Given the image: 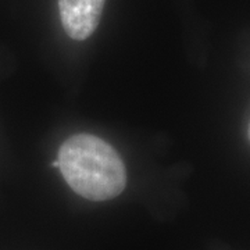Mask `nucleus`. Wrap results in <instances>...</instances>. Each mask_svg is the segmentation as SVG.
I'll list each match as a JSON object with an SVG mask.
<instances>
[{
    "instance_id": "2",
    "label": "nucleus",
    "mask_w": 250,
    "mask_h": 250,
    "mask_svg": "<svg viewBox=\"0 0 250 250\" xmlns=\"http://www.w3.org/2000/svg\"><path fill=\"white\" fill-rule=\"evenodd\" d=\"M106 0H59L62 24L75 41L88 39L98 28Z\"/></svg>"
},
{
    "instance_id": "3",
    "label": "nucleus",
    "mask_w": 250,
    "mask_h": 250,
    "mask_svg": "<svg viewBox=\"0 0 250 250\" xmlns=\"http://www.w3.org/2000/svg\"><path fill=\"white\" fill-rule=\"evenodd\" d=\"M249 138H250V125H249Z\"/></svg>"
},
{
    "instance_id": "1",
    "label": "nucleus",
    "mask_w": 250,
    "mask_h": 250,
    "mask_svg": "<svg viewBox=\"0 0 250 250\" xmlns=\"http://www.w3.org/2000/svg\"><path fill=\"white\" fill-rule=\"evenodd\" d=\"M59 168L72 190L89 200L118 196L126 185L120 154L95 135L78 134L62 143Z\"/></svg>"
}]
</instances>
